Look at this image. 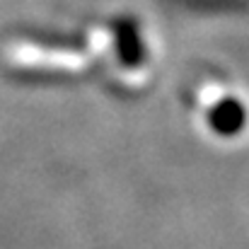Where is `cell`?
I'll list each match as a JSON object with an SVG mask.
<instances>
[{
    "mask_svg": "<svg viewBox=\"0 0 249 249\" xmlns=\"http://www.w3.org/2000/svg\"><path fill=\"white\" fill-rule=\"evenodd\" d=\"M119 56L128 66H136L138 61H143V44L133 27H124V32H119Z\"/></svg>",
    "mask_w": 249,
    "mask_h": 249,
    "instance_id": "7a4b0ae2",
    "label": "cell"
},
{
    "mask_svg": "<svg viewBox=\"0 0 249 249\" xmlns=\"http://www.w3.org/2000/svg\"><path fill=\"white\" fill-rule=\"evenodd\" d=\"M245 121H247V111H245L242 102L232 99V97L215 102L208 111V124H211L213 133H218L223 138L237 136L245 128Z\"/></svg>",
    "mask_w": 249,
    "mask_h": 249,
    "instance_id": "6da1fadb",
    "label": "cell"
}]
</instances>
